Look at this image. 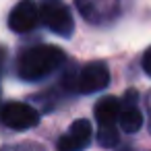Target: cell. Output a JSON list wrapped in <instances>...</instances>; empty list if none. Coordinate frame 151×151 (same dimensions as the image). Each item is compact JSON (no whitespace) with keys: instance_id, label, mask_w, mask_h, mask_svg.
Returning a JSON list of instances; mask_svg holds the SVG:
<instances>
[{"instance_id":"obj_1","label":"cell","mask_w":151,"mask_h":151,"mask_svg":"<svg viewBox=\"0 0 151 151\" xmlns=\"http://www.w3.org/2000/svg\"><path fill=\"white\" fill-rule=\"evenodd\" d=\"M64 62V52L56 46L27 48L17 60V73L25 81H40Z\"/></svg>"},{"instance_id":"obj_2","label":"cell","mask_w":151,"mask_h":151,"mask_svg":"<svg viewBox=\"0 0 151 151\" xmlns=\"http://www.w3.org/2000/svg\"><path fill=\"white\" fill-rule=\"evenodd\" d=\"M40 19L44 21V25H46L50 31H54V33H58V35H62V37H68V35L73 33V29H75L70 11H68L64 4L56 2V0L46 2V4L40 9Z\"/></svg>"},{"instance_id":"obj_3","label":"cell","mask_w":151,"mask_h":151,"mask_svg":"<svg viewBox=\"0 0 151 151\" xmlns=\"http://www.w3.org/2000/svg\"><path fill=\"white\" fill-rule=\"evenodd\" d=\"M108 83H110V70L106 62L95 60L81 68V73L75 79V89L79 93H95V91H101Z\"/></svg>"},{"instance_id":"obj_4","label":"cell","mask_w":151,"mask_h":151,"mask_svg":"<svg viewBox=\"0 0 151 151\" xmlns=\"http://www.w3.org/2000/svg\"><path fill=\"white\" fill-rule=\"evenodd\" d=\"M0 118L13 130H27L40 122V114L29 104H21V101L6 104L2 108V112H0Z\"/></svg>"},{"instance_id":"obj_5","label":"cell","mask_w":151,"mask_h":151,"mask_svg":"<svg viewBox=\"0 0 151 151\" xmlns=\"http://www.w3.org/2000/svg\"><path fill=\"white\" fill-rule=\"evenodd\" d=\"M91 134H93V130H91L89 120H85V118L75 120L68 126V130L58 139L56 147H58V151H83L89 145Z\"/></svg>"},{"instance_id":"obj_6","label":"cell","mask_w":151,"mask_h":151,"mask_svg":"<svg viewBox=\"0 0 151 151\" xmlns=\"http://www.w3.org/2000/svg\"><path fill=\"white\" fill-rule=\"evenodd\" d=\"M40 21V11L31 0H21V2L11 11L9 17V27L17 33H25L31 31Z\"/></svg>"},{"instance_id":"obj_7","label":"cell","mask_w":151,"mask_h":151,"mask_svg":"<svg viewBox=\"0 0 151 151\" xmlns=\"http://www.w3.org/2000/svg\"><path fill=\"white\" fill-rule=\"evenodd\" d=\"M118 122L124 132H137L143 126V114L137 108V91H126L118 114Z\"/></svg>"},{"instance_id":"obj_8","label":"cell","mask_w":151,"mask_h":151,"mask_svg":"<svg viewBox=\"0 0 151 151\" xmlns=\"http://www.w3.org/2000/svg\"><path fill=\"white\" fill-rule=\"evenodd\" d=\"M95 120L99 126H114V122L118 120V114H120V104L116 97L108 95V97H101L97 104H95Z\"/></svg>"},{"instance_id":"obj_9","label":"cell","mask_w":151,"mask_h":151,"mask_svg":"<svg viewBox=\"0 0 151 151\" xmlns=\"http://www.w3.org/2000/svg\"><path fill=\"white\" fill-rule=\"evenodd\" d=\"M118 141H120V134H118V130L114 126H99V130H97V143L101 147L112 149V147L118 145Z\"/></svg>"},{"instance_id":"obj_10","label":"cell","mask_w":151,"mask_h":151,"mask_svg":"<svg viewBox=\"0 0 151 151\" xmlns=\"http://www.w3.org/2000/svg\"><path fill=\"white\" fill-rule=\"evenodd\" d=\"M141 64H143V70L151 77V48H147V52L143 54V60H141Z\"/></svg>"}]
</instances>
